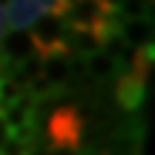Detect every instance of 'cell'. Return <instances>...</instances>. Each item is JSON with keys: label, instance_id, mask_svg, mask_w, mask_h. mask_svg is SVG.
I'll return each mask as SVG.
<instances>
[{"label": "cell", "instance_id": "6da1fadb", "mask_svg": "<svg viewBox=\"0 0 155 155\" xmlns=\"http://www.w3.org/2000/svg\"><path fill=\"white\" fill-rule=\"evenodd\" d=\"M83 127H86V121H83L78 106H58V109H52L49 118H46V147L49 150L78 152Z\"/></svg>", "mask_w": 155, "mask_h": 155}, {"label": "cell", "instance_id": "7a4b0ae2", "mask_svg": "<svg viewBox=\"0 0 155 155\" xmlns=\"http://www.w3.org/2000/svg\"><path fill=\"white\" fill-rule=\"evenodd\" d=\"M66 32H69V26L63 23V17L52 15V12L49 15H40L38 20L29 26V38H32L35 52H38L40 58L52 55V52H61L63 43H66Z\"/></svg>", "mask_w": 155, "mask_h": 155}, {"label": "cell", "instance_id": "3957f363", "mask_svg": "<svg viewBox=\"0 0 155 155\" xmlns=\"http://www.w3.org/2000/svg\"><path fill=\"white\" fill-rule=\"evenodd\" d=\"M58 0H9V9L6 15V26L12 32H20V29H29L40 15H49L55 9Z\"/></svg>", "mask_w": 155, "mask_h": 155}, {"label": "cell", "instance_id": "277c9868", "mask_svg": "<svg viewBox=\"0 0 155 155\" xmlns=\"http://www.w3.org/2000/svg\"><path fill=\"white\" fill-rule=\"evenodd\" d=\"M147 89H150L147 81L135 78L132 72H121V75H118V83H115V101H118V106H121L124 112H135L141 104H144Z\"/></svg>", "mask_w": 155, "mask_h": 155}, {"label": "cell", "instance_id": "5b68a950", "mask_svg": "<svg viewBox=\"0 0 155 155\" xmlns=\"http://www.w3.org/2000/svg\"><path fill=\"white\" fill-rule=\"evenodd\" d=\"M35 55H38V52H35L32 38H29V29L3 35V40H0V58H3L6 63L20 66V63H26L29 58H35Z\"/></svg>", "mask_w": 155, "mask_h": 155}, {"label": "cell", "instance_id": "8992f818", "mask_svg": "<svg viewBox=\"0 0 155 155\" xmlns=\"http://www.w3.org/2000/svg\"><path fill=\"white\" fill-rule=\"evenodd\" d=\"M118 38L124 46L132 52L138 49H152V20L150 17H138V20H121L118 26Z\"/></svg>", "mask_w": 155, "mask_h": 155}, {"label": "cell", "instance_id": "52a82bcc", "mask_svg": "<svg viewBox=\"0 0 155 155\" xmlns=\"http://www.w3.org/2000/svg\"><path fill=\"white\" fill-rule=\"evenodd\" d=\"M83 72L95 81H109V78H118L121 75V63L115 58L104 55V52H95V55L83 58Z\"/></svg>", "mask_w": 155, "mask_h": 155}, {"label": "cell", "instance_id": "ba28073f", "mask_svg": "<svg viewBox=\"0 0 155 155\" xmlns=\"http://www.w3.org/2000/svg\"><path fill=\"white\" fill-rule=\"evenodd\" d=\"M9 138V129H6V124H3V118H0V147H3V141Z\"/></svg>", "mask_w": 155, "mask_h": 155}, {"label": "cell", "instance_id": "9c48e42d", "mask_svg": "<svg viewBox=\"0 0 155 155\" xmlns=\"http://www.w3.org/2000/svg\"><path fill=\"white\" fill-rule=\"evenodd\" d=\"M3 35H6V15H3V9H0V40H3Z\"/></svg>", "mask_w": 155, "mask_h": 155}, {"label": "cell", "instance_id": "30bf717a", "mask_svg": "<svg viewBox=\"0 0 155 155\" xmlns=\"http://www.w3.org/2000/svg\"><path fill=\"white\" fill-rule=\"evenodd\" d=\"M3 3H6V0H0V9H3Z\"/></svg>", "mask_w": 155, "mask_h": 155}]
</instances>
